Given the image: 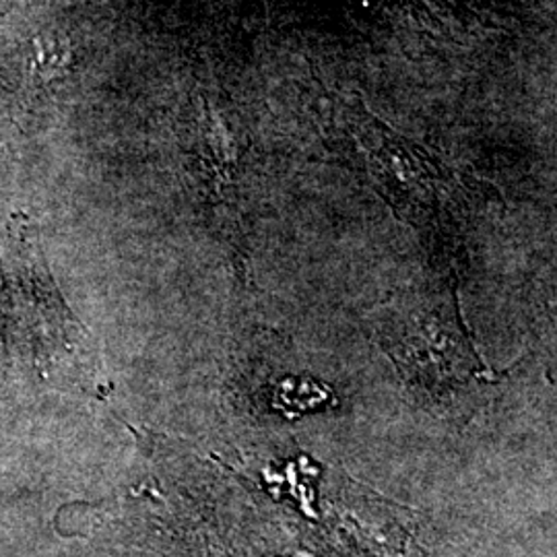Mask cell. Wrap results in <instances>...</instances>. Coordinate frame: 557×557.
<instances>
[{
    "label": "cell",
    "mask_w": 557,
    "mask_h": 557,
    "mask_svg": "<svg viewBox=\"0 0 557 557\" xmlns=\"http://www.w3.org/2000/svg\"><path fill=\"white\" fill-rule=\"evenodd\" d=\"M0 366L38 382L101 391L96 345L60 296L23 218L0 248Z\"/></svg>",
    "instance_id": "obj_1"
}]
</instances>
